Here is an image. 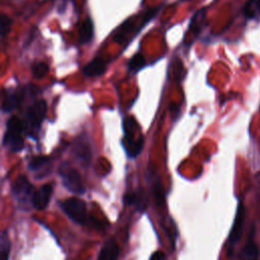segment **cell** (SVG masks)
Returning a JSON list of instances; mask_svg holds the SVG:
<instances>
[{"label": "cell", "mask_w": 260, "mask_h": 260, "mask_svg": "<svg viewBox=\"0 0 260 260\" xmlns=\"http://www.w3.org/2000/svg\"><path fill=\"white\" fill-rule=\"evenodd\" d=\"M160 6L151 7L143 14L138 16H131L127 18L118 29L115 31L114 41L118 44H123L125 42H129L133 37H135L140 29H142L153 17H155L156 13L159 11Z\"/></svg>", "instance_id": "cell-1"}, {"label": "cell", "mask_w": 260, "mask_h": 260, "mask_svg": "<svg viewBox=\"0 0 260 260\" xmlns=\"http://www.w3.org/2000/svg\"><path fill=\"white\" fill-rule=\"evenodd\" d=\"M123 131L124 137L122 139V145L129 157H136L141 152L143 136L141 134L136 136L138 131H140V128L133 117H126L123 120Z\"/></svg>", "instance_id": "cell-2"}, {"label": "cell", "mask_w": 260, "mask_h": 260, "mask_svg": "<svg viewBox=\"0 0 260 260\" xmlns=\"http://www.w3.org/2000/svg\"><path fill=\"white\" fill-rule=\"evenodd\" d=\"M25 125L18 117L12 116L7 120L3 144L12 152H19L23 148Z\"/></svg>", "instance_id": "cell-3"}, {"label": "cell", "mask_w": 260, "mask_h": 260, "mask_svg": "<svg viewBox=\"0 0 260 260\" xmlns=\"http://www.w3.org/2000/svg\"><path fill=\"white\" fill-rule=\"evenodd\" d=\"M47 113V103L45 100H40L32 103L27 107L24 115V125L26 129V133L31 137L35 136L46 117Z\"/></svg>", "instance_id": "cell-4"}, {"label": "cell", "mask_w": 260, "mask_h": 260, "mask_svg": "<svg viewBox=\"0 0 260 260\" xmlns=\"http://www.w3.org/2000/svg\"><path fill=\"white\" fill-rule=\"evenodd\" d=\"M59 175L64 187L68 191L79 195L85 192V186L83 184L80 173L69 162L65 161L60 165Z\"/></svg>", "instance_id": "cell-5"}, {"label": "cell", "mask_w": 260, "mask_h": 260, "mask_svg": "<svg viewBox=\"0 0 260 260\" xmlns=\"http://www.w3.org/2000/svg\"><path fill=\"white\" fill-rule=\"evenodd\" d=\"M245 214H246V210H245L244 203L241 200H239L238 205H237L236 214H235V217L233 220V225H232L230 235L228 237V242H226L229 257H233L235 248L242 237L244 222H245Z\"/></svg>", "instance_id": "cell-6"}, {"label": "cell", "mask_w": 260, "mask_h": 260, "mask_svg": "<svg viewBox=\"0 0 260 260\" xmlns=\"http://www.w3.org/2000/svg\"><path fill=\"white\" fill-rule=\"evenodd\" d=\"M61 209L73 221L79 224H85L88 221L86 204L82 199L72 197L60 202Z\"/></svg>", "instance_id": "cell-7"}, {"label": "cell", "mask_w": 260, "mask_h": 260, "mask_svg": "<svg viewBox=\"0 0 260 260\" xmlns=\"http://www.w3.org/2000/svg\"><path fill=\"white\" fill-rule=\"evenodd\" d=\"M35 187L30 184L28 179L20 175L18 176L12 184V193L17 201V203L21 206L27 207L29 204L32 206V199L35 195Z\"/></svg>", "instance_id": "cell-8"}, {"label": "cell", "mask_w": 260, "mask_h": 260, "mask_svg": "<svg viewBox=\"0 0 260 260\" xmlns=\"http://www.w3.org/2000/svg\"><path fill=\"white\" fill-rule=\"evenodd\" d=\"M260 250L255 241V226H251L247 240L240 252L241 260H259Z\"/></svg>", "instance_id": "cell-9"}, {"label": "cell", "mask_w": 260, "mask_h": 260, "mask_svg": "<svg viewBox=\"0 0 260 260\" xmlns=\"http://www.w3.org/2000/svg\"><path fill=\"white\" fill-rule=\"evenodd\" d=\"M107 66L108 62L106 59L101 56H95L81 68V71L87 77H96L105 73Z\"/></svg>", "instance_id": "cell-10"}, {"label": "cell", "mask_w": 260, "mask_h": 260, "mask_svg": "<svg viewBox=\"0 0 260 260\" xmlns=\"http://www.w3.org/2000/svg\"><path fill=\"white\" fill-rule=\"evenodd\" d=\"M53 193V186L52 184H45L41 186L34 195L32 199V206L38 210L45 209L51 199Z\"/></svg>", "instance_id": "cell-11"}, {"label": "cell", "mask_w": 260, "mask_h": 260, "mask_svg": "<svg viewBox=\"0 0 260 260\" xmlns=\"http://www.w3.org/2000/svg\"><path fill=\"white\" fill-rule=\"evenodd\" d=\"M119 254V245L114 238H110L103 244L98 256V260H117Z\"/></svg>", "instance_id": "cell-12"}, {"label": "cell", "mask_w": 260, "mask_h": 260, "mask_svg": "<svg viewBox=\"0 0 260 260\" xmlns=\"http://www.w3.org/2000/svg\"><path fill=\"white\" fill-rule=\"evenodd\" d=\"M2 96V111L5 113L13 111L20 103V94L11 88L3 89Z\"/></svg>", "instance_id": "cell-13"}, {"label": "cell", "mask_w": 260, "mask_h": 260, "mask_svg": "<svg viewBox=\"0 0 260 260\" xmlns=\"http://www.w3.org/2000/svg\"><path fill=\"white\" fill-rule=\"evenodd\" d=\"M73 150L76 157H78V159H80L82 162L87 164L90 161V157H91L90 146L83 136H80L75 140Z\"/></svg>", "instance_id": "cell-14"}, {"label": "cell", "mask_w": 260, "mask_h": 260, "mask_svg": "<svg viewBox=\"0 0 260 260\" xmlns=\"http://www.w3.org/2000/svg\"><path fill=\"white\" fill-rule=\"evenodd\" d=\"M94 35V25L93 21L90 17H86L79 28V43L81 45H85L89 43Z\"/></svg>", "instance_id": "cell-15"}, {"label": "cell", "mask_w": 260, "mask_h": 260, "mask_svg": "<svg viewBox=\"0 0 260 260\" xmlns=\"http://www.w3.org/2000/svg\"><path fill=\"white\" fill-rule=\"evenodd\" d=\"M205 13H206V8H202L200 10H198L192 17L190 24H189V28H188V32L193 31L194 35H198L202 28V24L203 21L205 19Z\"/></svg>", "instance_id": "cell-16"}, {"label": "cell", "mask_w": 260, "mask_h": 260, "mask_svg": "<svg viewBox=\"0 0 260 260\" xmlns=\"http://www.w3.org/2000/svg\"><path fill=\"white\" fill-rule=\"evenodd\" d=\"M243 13L248 19H255L260 16V0H248L243 7Z\"/></svg>", "instance_id": "cell-17"}, {"label": "cell", "mask_w": 260, "mask_h": 260, "mask_svg": "<svg viewBox=\"0 0 260 260\" xmlns=\"http://www.w3.org/2000/svg\"><path fill=\"white\" fill-rule=\"evenodd\" d=\"M146 66V60L141 53H135L128 62V69L130 72L135 73Z\"/></svg>", "instance_id": "cell-18"}, {"label": "cell", "mask_w": 260, "mask_h": 260, "mask_svg": "<svg viewBox=\"0 0 260 260\" xmlns=\"http://www.w3.org/2000/svg\"><path fill=\"white\" fill-rule=\"evenodd\" d=\"M11 243L7 231H3L0 237V260H9Z\"/></svg>", "instance_id": "cell-19"}, {"label": "cell", "mask_w": 260, "mask_h": 260, "mask_svg": "<svg viewBox=\"0 0 260 260\" xmlns=\"http://www.w3.org/2000/svg\"><path fill=\"white\" fill-rule=\"evenodd\" d=\"M50 158L48 156H35L29 160L28 168L30 171L40 172L41 170L46 168V166H48Z\"/></svg>", "instance_id": "cell-20"}, {"label": "cell", "mask_w": 260, "mask_h": 260, "mask_svg": "<svg viewBox=\"0 0 260 260\" xmlns=\"http://www.w3.org/2000/svg\"><path fill=\"white\" fill-rule=\"evenodd\" d=\"M50 68L45 62H37L31 67V74L36 79H41L47 75Z\"/></svg>", "instance_id": "cell-21"}, {"label": "cell", "mask_w": 260, "mask_h": 260, "mask_svg": "<svg viewBox=\"0 0 260 260\" xmlns=\"http://www.w3.org/2000/svg\"><path fill=\"white\" fill-rule=\"evenodd\" d=\"M0 24H1V37L2 39H4L10 31V28L12 25V19L8 15L3 13L0 18Z\"/></svg>", "instance_id": "cell-22"}, {"label": "cell", "mask_w": 260, "mask_h": 260, "mask_svg": "<svg viewBox=\"0 0 260 260\" xmlns=\"http://www.w3.org/2000/svg\"><path fill=\"white\" fill-rule=\"evenodd\" d=\"M153 184V195L155 196V199L159 205L165 204V193H164V187L160 184V181L157 180Z\"/></svg>", "instance_id": "cell-23"}, {"label": "cell", "mask_w": 260, "mask_h": 260, "mask_svg": "<svg viewBox=\"0 0 260 260\" xmlns=\"http://www.w3.org/2000/svg\"><path fill=\"white\" fill-rule=\"evenodd\" d=\"M149 260H165V254L161 251H155L151 254Z\"/></svg>", "instance_id": "cell-24"}]
</instances>
